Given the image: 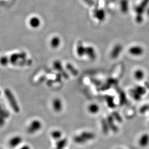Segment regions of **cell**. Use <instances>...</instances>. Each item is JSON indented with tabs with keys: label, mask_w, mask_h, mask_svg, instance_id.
I'll use <instances>...</instances> for the list:
<instances>
[{
	"label": "cell",
	"mask_w": 149,
	"mask_h": 149,
	"mask_svg": "<svg viewBox=\"0 0 149 149\" xmlns=\"http://www.w3.org/2000/svg\"><path fill=\"white\" fill-rule=\"evenodd\" d=\"M4 93L13 111L16 113H19L20 111V109L14 95L11 92V91L7 88L4 90Z\"/></svg>",
	"instance_id": "cell-1"
},
{
	"label": "cell",
	"mask_w": 149,
	"mask_h": 149,
	"mask_svg": "<svg viewBox=\"0 0 149 149\" xmlns=\"http://www.w3.org/2000/svg\"><path fill=\"white\" fill-rule=\"evenodd\" d=\"M42 127V123L41 121L38 120H35L32 121L28 127L27 132L30 134H33L36 132L40 130Z\"/></svg>",
	"instance_id": "cell-2"
},
{
	"label": "cell",
	"mask_w": 149,
	"mask_h": 149,
	"mask_svg": "<svg viewBox=\"0 0 149 149\" xmlns=\"http://www.w3.org/2000/svg\"><path fill=\"white\" fill-rule=\"evenodd\" d=\"M128 52L132 56L139 57L142 56L144 53V49L143 47L139 45H135L129 47Z\"/></svg>",
	"instance_id": "cell-3"
},
{
	"label": "cell",
	"mask_w": 149,
	"mask_h": 149,
	"mask_svg": "<svg viewBox=\"0 0 149 149\" xmlns=\"http://www.w3.org/2000/svg\"><path fill=\"white\" fill-rule=\"evenodd\" d=\"M26 53L24 52H22L20 53H14L12 54L9 57V61L10 63L13 65L17 64V62L19 60H24L26 59Z\"/></svg>",
	"instance_id": "cell-4"
},
{
	"label": "cell",
	"mask_w": 149,
	"mask_h": 149,
	"mask_svg": "<svg viewBox=\"0 0 149 149\" xmlns=\"http://www.w3.org/2000/svg\"><path fill=\"white\" fill-rule=\"evenodd\" d=\"M85 55L92 61L95 60L97 57L95 48L92 46H86L85 47Z\"/></svg>",
	"instance_id": "cell-5"
},
{
	"label": "cell",
	"mask_w": 149,
	"mask_h": 149,
	"mask_svg": "<svg viewBox=\"0 0 149 149\" xmlns=\"http://www.w3.org/2000/svg\"><path fill=\"white\" fill-rule=\"evenodd\" d=\"M9 112L4 109L0 105V127L3 126L5 123V120L9 117Z\"/></svg>",
	"instance_id": "cell-6"
},
{
	"label": "cell",
	"mask_w": 149,
	"mask_h": 149,
	"mask_svg": "<svg viewBox=\"0 0 149 149\" xmlns=\"http://www.w3.org/2000/svg\"><path fill=\"white\" fill-rule=\"evenodd\" d=\"M52 107L55 111L60 112L63 109V103L61 99L59 98H55L52 101Z\"/></svg>",
	"instance_id": "cell-7"
},
{
	"label": "cell",
	"mask_w": 149,
	"mask_h": 149,
	"mask_svg": "<svg viewBox=\"0 0 149 149\" xmlns=\"http://www.w3.org/2000/svg\"><path fill=\"white\" fill-rule=\"evenodd\" d=\"M139 144L142 148H145L149 145V135L144 134L141 136L139 141Z\"/></svg>",
	"instance_id": "cell-8"
},
{
	"label": "cell",
	"mask_w": 149,
	"mask_h": 149,
	"mask_svg": "<svg viewBox=\"0 0 149 149\" xmlns=\"http://www.w3.org/2000/svg\"><path fill=\"white\" fill-rule=\"evenodd\" d=\"M29 24L31 27L33 29H36L41 25V20L38 17L33 16L29 19Z\"/></svg>",
	"instance_id": "cell-9"
},
{
	"label": "cell",
	"mask_w": 149,
	"mask_h": 149,
	"mask_svg": "<svg viewBox=\"0 0 149 149\" xmlns=\"http://www.w3.org/2000/svg\"><path fill=\"white\" fill-rule=\"evenodd\" d=\"M22 141V139L20 136H15L11 138L9 142V145L12 148L18 146Z\"/></svg>",
	"instance_id": "cell-10"
},
{
	"label": "cell",
	"mask_w": 149,
	"mask_h": 149,
	"mask_svg": "<svg viewBox=\"0 0 149 149\" xmlns=\"http://www.w3.org/2000/svg\"><path fill=\"white\" fill-rule=\"evenodd\" d=\"M61 40L58 36L52 37L50 41V46L53 49H57L60 46Z\"/></svg>",
	"instance_id": "cell-11"
},
{
	"label": "cell",
	"mask_w": 149,
	"mask_h": 149,
	"mask_svg": "<svg viewBox=\"0 0 149 149\" xmlns=\"http://www.w3.org/2000/svg\"><path fill=\"white\" fill-rule=\"evenodd\" d=\"M85 47L81 43L77 44L76 48V53L79 57H82L85 55Z\"/></svg>",
	"instance_id": "cell-12"
},
{
	"label": "cell",
	"mask_w": 149,
	"mask_h": 149,
	"mask_svg": "<svg viewBox=\"0 0 149 149\" xmlns=\"http://www.w3.org/2000/svg\"><path fill=\"white\" fill-rule=\"evenodd\" d=\"M100 108L98 105L96 104L92 103L88 107V111L92 114H96L99 112Z\"/></svg>",
	"instance_id": "cell-13"
},
{
	"label": "cell",
	"mask_w": 149,
	"mask_h": 149,
	"mask_svg": "<svg viewBox=\"0 0 149 149\" xmlns=\"http://www.w3.org/2000/svg\"><path fill=\"white\" fill-rule=\"evenodd\" d=\"M80 135L87 141L93 140L95 138V133L89 131H83L81 133Z\"/></svg>",
	"instance_id": "cell-14"
},
{
	"label": "cell",
	"mask_w": 149,
	"mask_h": 149,
	"mask_svg": "<svg viewBox=\"0 0 149 149\" xmlns=\"http://www.w3.org/2000/svg\"><path fill=\"white\" fill-rule=\"evenodd\" d=\"M134 77L136 80L141 81L145 77V73L142 69H136L134 73Z\"/></svg>",
	"instance_id": "cell-15"
},
{
	"label": "cell",
	"mask_w": 149,
	"mask_h": 149,
	"mask_svg": "<svg viewBox=\"0 0 149 149\" xmlns=\"http://www.w3.org/2000/svg\"><path fill=\"white\" fill-rule=\"evenodd\" d=\"M107 122L109 125L110 130L113 132H117L118 131V128L116 125H115L114 123V118L112 116H109L108 118Z\"/></svg>",
	"instance_id": "cell-16"
},
{
	"label": "cell",
	"mask_w": 149,
	"mask_h": 149,
	"mask_svg": "<svg viewBox=\"0 0 149 149\" xmlns=\"http://www.w3.org/2000/svg\"><path fill=\"white\" fill-rule=\"evenodd\" d=\"M122 49V46L120 45H117L115 46L113 49L112 50L111 56L112 58H116L119 56L120 53L121 52Z\"/></svg>",
	"instance_id": "cell-17"
},
{
	"label": "cell",
	"mask_w": 149,
	"mask_h": 149,
	"mask_svg": "<svg viewBox=\"0 0 149 149\" xmlns=\"http://www.w3.org/2000/svg\"><path fill=\"white\" fill-rule=\"evenodd\" d=\"M68 139L66 138L61 139L57 141L56 143V148L59 149H64L68 144Z\"/></svg>",
	"instance_id": "cell-18"
},
{
	"label": "cell",
	"mask_w": 149,
	"mask_h": 149,
	"mask_svg": "<svg viewBox=\"0 0 149 149\" xmlns=\"http://www.w3.org/2000/svg\"><path fill=\"white\" fill-rule=\"evenodd\" d=\"M62 132L59 130H55L52 131L51 133V136L52 138L57 141H59L62 139Z\"/></svg>",
	"instance_id": "cell-19"
},
{
	"label": "cell",
	"mask_w": 149,
	"mask_h": 149,
	"mask_svg": "<svg viewBox=\"0 0 149 149\" xmlns=\"http://www.w3.org/2000/svg\"><path fill=\"white\" fill-rule=\"evenodd\" d=\"M73 141L76 143L78 144H83L87 142V141L80 135L74 136L73 138Z\"/></svg>",
	"instance_id": "cell-20"
},
{
	"label": "cell",
	"mask_w": 149,
	"mask_h": 149,
	"mask_svg": "<svg viewBox=\"0 0 149 149\" xmlns=\"http://www.w3.org/2000/svg\"><path fill=\"white\" fill-rule=\"evenodd\" d=\"M102 129L103 133L105 135H108L110 130V128L107 120L102 121Z\"/></svg>",
	"instance_id": "cell-21"
},
{
	"label": "cell",
	"mask_w": 149,
	"mask_h": 149,
	"mask_svg": "<svg viewBox=\"0 0 149 149\" xmlns=\"http://www.w3.org/2000/svg\"><path fill=\"white\" fill-rule=\"evenodd\" d=\"M9 63V58L7 56H3L0 57V65L2 66H6Z\"/></svg>",
	"instance_id": "cell-22"
},
{
	"label": "cell",
	"mask_w": 149,
	"mask_h": 149,
	"mask_svg": "<svg viewBox=\"0 0 149 149\" xmlns=\"http://www.w3.org/2000/svg\"><path fill=\"white\" fill-rule=\"evenodd\" d=\"M135 90L139 95H141V96L145 95L146 93V89L145 87H143V86H137L135 88Z\"/></svg>",
	"instance_id": "cell-23"
},
{
	"label": "cell",
	"mask_w": 149,
	"mask_h": 149,
	"mask_svg": "<svg viewBox=\"0 0 149 149\" xmlns=\"http://www.w3.org/2000/svg\"><path fill=\"white\" fill-rule=\"evenodd\" d=\"M53 66L55 69L57 70H61L62 69V66L60 62L59 61H55L53 63Z\"/></svg>",
	"instance_id": "cell-24"
},
{
	"label": "cell",
	"mask_w": 149,
	"mask_h": 149,
	"mask_svg": "<svg viewBox=\"0 0 149 149\" xmlns=\"http://www.w3.org/2000/svg\"><path fill=\"white\" fill-rule=\"evenodd\" d=\"M133 96L134 99H136V100H139L141 99V95H139L137 92L135 91V90H134L133 91Z\"/></svg>",
	"instance_id": "cell-25"
},
{
	"label": "cell",
	"mask_w": 149,
	"mask_h": 149,
	"mask_svg": "<svg viewBox=\"0 0 149 149\" xmlns=\"http://www.w3.org/2000/svg\"><path fill=\"white\" fill-rule=\"evenodd\" d=\"M149 106H145L143 107L142 108H141V112H142V113H143L144 112L147 111L149 110Z\"/></svg>",
	"instance_id": "cell-26"
},
{
	"label": "cell",
	"mask_w": 149,
	"mask_h": 149,
	"mask_svg": "<svg viewBox=\"0 0 149 149\" xmlns=\"http://www.w3.org/2000/svg\"><path fill=\"white\" fill-rule=\"evenodd\" d=\"M20 149H31V148L28 145H24V146L22 147Z\"/></svg>",
	"instance_id": "cell-27"
},
{
	"label": "cell",
	"mask_w": 149,
	"mask_h": 149,
	"mask_svg": "<svg viewBox=\"0 0 149 149\" xmlns=\"http://www.w3.org/2000/svg\"><path fill=\"white\" fill-rule=\"evenodd\" d=\"M1 91H0V95H1Z\"/></svg>",
	"instance_id": "cell-28"
},
{
	"label": "cell",
	"mask_w": 149,
	"mask_h": 149,
	"mask_svg": "<svg viewBox=\"0 0 149 149\" xmlns=\"http://www.w3.org/2000/svg\"></svg>",
	"instance_id": "cell-29"
},
{
	"label": "cell",
	"mask_w": 149,
	"mask_h": 149,
	"mask_svg": "<svg viewBox=\"0 0 149 149\" xmlns=\"http://www.w3.org/2000/svg\"></svg>",
	"instance_id": "cell-30"
},
{
	"label": "cell",
	"mask_w": 149,
	"mask_h": 149,
	"mask_svg": "<svg viewBox=\"0 0 149 149\" xmlns=\"http://www.w3.org/2000/svg\"></svg>",
	"instance_id": "cell-31"
}]
</instances>
